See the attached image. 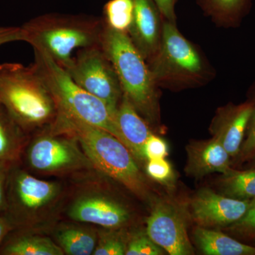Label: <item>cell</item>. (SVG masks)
<instances>
[{"label":"cell","mask_w":255,"mask_h":255,"mask_svg":"<svg viewBox=\"0 0 255 255\" xmlns=\"http://www.w3.org/2000/svg\"><path fill=\"white\" fill-rule=\"evenodd\" d=\"M51 127L56 131L75 137L90 163L141 199L150 198V189L123 142L112 133L58 112Z\"/></svg>","instance_id":"cell-1"},{"label":"cell","mask_w":255,"mask_h":255,"mask_svg":"<svg viewBox=\"0 0 255 255\" xmlns=\"http://www.w3.org/2000/svg\"><path fill=\"white\" fill-rule=\"evenodd\" d=\"M6 255H63V250L50 238L19 235L10 239L1 249Z\"/></svg>","instance_id":"cell-19"},{"label":"cell","mask_w":255,"mask_h":255,"mask_svg":"<svg viewBox=\"0 0 255 255\" xmlns=\"http://www.w3.org/2000/svg\"><path fill=\"white\" fill-rule=\"evenodd\" d=\"M104 27L102 18L59 13L40 15L21 26L23 41L45 52L64 69L75 51L100 46Z\"/></svg>","instance_id":"cell-2"},{"label":"cell","mask_w":255,"mask_h":255,"mask_svg":"<svg viewBox=\"0 0 255 255\" xmlns=\"http://www.w3.org/2000/svg\"><path fill=\"white\" fill-rule=\"evenodd\" d=\"M55 237L64 254L68 255H93L98 242L93 231L73 226L62 228Z\"/></svg>","instance_id":"cell-20"},{"label":"cell","mask_w":255,"mask_h":255,"mask_svg":"<svg viewBox=\"0 0 255 255\" xmlns=\"http://www.w3.org/2000/svg\"><path fill=\"white\" fill-rule=\"evenodd\" d=\"M133 12V0H110L104 7V23L114 31L128 33Z\"/></svg>","instance_id":"cell-22"},{"label":"cell","mask_w":255,"mask_h":255,"mask_svg":"<svg viewBox=\"0 0 255 255\" xmlns=\"http://www.w3.org/2000/svg\"><path fill=\"white\" fill-rule=\"evenodd\" d=\"M185 173L199 179L213 173L226 174L231 167V157L222 144L214 137L208 140H191L186 146Z\"/></svg>","instance_id":"cell-15"},{"label":"cell","mask_w":255,"mask_h":255,"mask_svg":"<svg viewBox=\"0 0 255 255\" xmlns=\"http://www.w3.org/2000/svg\"><path fill=\"white\" fill-rule=\"evenodd\" d=\"M222 194L234 199L251 200L255 198V168L246 170L231 169L219 182Z\"/></svg>","instance_id":"cell-21"},{"label":"cell","mask_w":255,"mask_h":255,"mask_svg":"<svg viewBox=\"0 0 255 255\" xmlns=\"http://www.w3.org/2000/svg\"><path fill=\"white\" fill-rule=\"evenodd\" d=\"M255 152V103H253V110L252 112L249 124L247 128L246 136L242 145L241 152L238 157L242 160L251 158Z\"/></svg>","instance_id":"cell-29"},{"label":"cell","mask_w":255,"mask_h":255,"mask_svg":"<svg viewBox=\"0 0 255 255\" xmlns=\"http://www.w3.org/2000/svg\"><path fill=\"white\" fill-rule=\"evenodd\" d=\"M104 24L101 48L115 69L124 95L146 122H158V85L148 64L128 33L114 31Z\"/></svg>","instance_id":"cell-4"},{"label":"cell","mask_w":255,"mask_h":255,"mask_svg":"<svg viewBox=\"0 0 255 255\" xmlns=\"http://www.w3.org/2000/svg\"><path fill=\"white\" fill-rule=\"evenodd\" d=\"M148 66L157 85L188 87L199 85L206 68L200 53L179 31L176 23L162 21L160 43Z\"/></svg>","instance_id":"cell-6"},{"label":"cell","mask_w":255,"mask_h":255,"mask_svg":"<svg viewBox=\"0 0 255 255\" xmlns=\"http://www.w3.org/2000/svg\"><path fill=\"white\" fill-rule=\"evenodd\" d=\"M65 70L77 85L103 101L116 113L123 90L113 65L101 46L78 50Z\"/></svg>","instance_id":"cell-7"},{"label":"cell","mask_w":255,"mask_h":255,"mask_svg":"<svg viewBox=\"0 0 255 255\" xmlns=\"http://www.w3.org/2000/svg\"><path fill=\"white\" fill-rule=\"evenodd\" d=\"M228 231L237 237L245 239H255V198L251 199L244 215L231 226Z\"/></svg>","instance_id":"cell-26"},{"label":"cell","mask_w":255,"mask_h":255,"mask_svg":"<svg viewBox=\"0 0 255 255\" xmlns=\"http://www.w3.org/2000/svg\"><path fill=\"white\" fill-rule=\"evenodd\" d=\"M250 159H251L252 168H255V152Z\"/></svg>","instance_id":"cell-34"},{"label":"cell","mask_w":255,"mask_h":255,"mask_svg":"<svg viewBox=\"0 0 255 255\" xmlns=\"http://www.w3.org/2000/svg\"><path fill=\"white\" fill-rule=\"evenodd\" d=\"M133 1V18L128 34L146 61H148L160 43L162 16L154 0Z\"/></svg>","instance_id":"cell-14"},{"label":"cell","mask_w":255,"mask_h":255,"mask_svg":"<svg viewBox=\"0 0 255 255\" xmlns=\"http://www.w3.org/2000/svg\"><path fill=\"white\" fill-rule=\"evenodd\" d=\"M33 51V64L53 96L58 112L107 130L122 142L115 113L110 107L77 85L66 70L45 52L38 49Z\"/></svg>","instance_id":"cell-5"},{"label":"cell","mask_w":255,"mask_h":255,"mask_svg":"<svg viewBox=\"0 0 255 255\" xmlns=\"http://www.w3.org/2000/svg\"><path fill=\"white\" fill-rule=\"evenodd\" d=\"M145 160L165 158L169 154L168 145L162 137L151 134L146 140L143 150Z\"/></svg>","instance_id":"cell-28"},{"label":"cell","mask_w":255,"mask_h":255,"mask_svg":"<svg viewBox=\"0 0 255 255\" xmlns=\"http://www.w3.org/2000/svg\"><path fill=\"white\" fill-rule=\"evenodd\" d=\"M250 0H198L203 10L216 22L232 23L236 21Z\"/></svg>","instance_id":"cell-23"},{"label":"cell","mask_w":255,"mask_h":255,"mask_svg":"<svg viewBox=\"0 0 255 255\" xmlns=\"http://www.w3.org/2000/svg\"><path fill=\"white\" fill-rule=\"evenodd\" d=\"M0 104L23 130L53 124L58 108L33 63L0 64Z\"/></svg>","instance_id":"cell-3"},{"label":"cell","mask_w":255,"mask_h":255,"mask_svg":"<svg viewBox=\"0 0 255 255\" xmlns=\"http://www.w3.org/2000/svg\"><path fill=\"white\" fill-rule=\"evenodd\" d=\"M55 182L41 180L21 169L9 172L6 187L5 216L12 226L23 222L30 213L50 204L59 194Z\"/></svg>","instance_id":"cell-9"},{"label":"cell","mask_w":255,"mask_h":255,"mask_svg":"<svg viewBox=\"0 0 255 255\" xmlns=\"http://www.w3.org/2000/svg\"><path fill=\"white\" fill-rule=\"evenodd\" d=\"M70 219L108 229H118L130 220L128 210L114 199L99 194L78 198L68 211Z\"/></svg>","instance_id":"cell-13"},{"label":"cell","mask_w":255,"mask_h":255,"mask_svg":"<svg viewBox=\"0 0 255 255\" xmlns=\"http://www.w3.org/2000/svg\"><path fill=\"white\" fill-rule=\"evenodd\" d=\"M24 130L0 104V162H16L22 150Z\"/></svg>","instance_id":"cell-18"},{"label":"cell","mask_w":255,"mask_h":255,"mask_svg":"<svg viewBox=\"0 0 255 255\" xmlns=\"http://www.w3.org/2000/svg\"><path fill=\"white\" fill-rule=\"evenodd\" d=\"M46 135L36 138L28 149L27 159L32 168L43 172H58L78 168L90 160L80 151L75 137Z\"/></svg>","instance_id":"cell-10"},{"label":"cell","mask_w":255,"mask_h":255,"mask_svg":"<svg viewBox=\"0 0 255 255\" xmlns=\"http://www.w3.org/2000/svg\"><path fill=\"white\" fill-rule=\"evenodd\" d=\"M253 110V102L225 106L217 110L211 122V136L221 142L231 158L239 155Z\"/></svg>","instance_id":"cell-12"},{"label":"cell","mask_w":255,"mask_h":255,"mask_svg":"<svg viewBox=\"0 0 255 255\" xmlns=\"http://www.w3.org/2000/svg\"><path fill=\"white\" fill-rule=\"evenodd\" d=\"M14 229V226L5 216H0V243L4 239L5 236Z\"/></svg>","instance_id":"cell-33"},{"label":"cell","mask_w":255,"mask_h":255,"mask_svg":"<svg viewBox=\"0 0 255 255\" xmlns=\"http://www.w3.org/2000/svg\"><path fill=\"white\" fill-rule=\"evenodd\" d=\"M250 201L234 199L202 188L191 198L188 210L191 219L198 226L226 228L244 215Z\"/></svg>","instance_id":"cell-11"},{"label":"cell","mask_w":255,"mask_h":255,"mask_svg":"<svg viewBox=\"0 0 255 255\" xmlns=\"http://www.w3.org/2000/svg\"><path fill=\"white\" fill-rule=\"evenodd\" d=\"M194 243L206 255H255V247L244 244L221 231L196 226Z\"/></svg>","instance_id":"cell-17"},{"label":"cell","mask_w":255,"mask_h":255,"mask_svg":"<svg viewBox=\"0 0 255 255\" xmlns=\"http://www.w3.org/2000/svg\"><path fill=\"white\" fill-rule=\"evenodd\" d=\"M164 251L152 241L147 233H138L128 240L127 255H162Z\"/></svg>","instance_id":"cell-25"},{"label":"cell","mask_w":255,"mask_h":255,"mask_svg":"<svg viewBox=\"0 0 255 255\" xmlns=\"http://www.w3.org/2000/svg\"><path fill=\"white\" fill-rule=\"evenodd\" d=\"M189 210L177 201L159 199L147 219L146 233L170 255H191L194 250L188 235Z\"/></svg>","instance_id":"cell-8"},{"label":"cell","mask_w":255,"mask_h":255,"mask_svg":"<svg viewBox=\"0 0 255 255\" xmlns=\"http://www.w3.org/2000/svg\"><path fill=\"white\" fill-rule=\"evenodd\" d=\"M147 162L146 172L149 177L164 185H172L174 180V171L167 159H150Z\"/></svg>","instance_id":"cell-27"},{"label":"cell","mask_w":255,"mask_h":255,"mask_svg":"<svg viewBox=\"0 0 255 255\" xmlns=\"http://www.w3.org/2000/svg\"><path fill=\"white\" fill-rule=\"evenodd\" d=\"M164 20L176 23L175 7L177 0H154Z\"/></svg>","instance_id":"cell-32"},{"label":"cell","mask_w":255,"mask_h":255,"mask_svg":"<svg viewBox=\"0 0 255 255\" xmlns=\"http://www.w3.org/2000/svg\"><path fill=\"white\" fill-rule=\"evenodd\" d=\"M21 26H0V46L10 42L23 41Z\"/></svg>","instance_id":"cell-31"},{"label":"cell","mask_w":255,"mask_h":255,"mask_svg":"<svg viewBox=\"0 0 255 255\" xmlns=\"http://www.w3.org/2000/svg\"><path fill=\"white\" fill-rule=\"evenodd\" d=\"M101 233L94 255H124L127 253L128 240L119 231Z\"/></svg>","instance_id":"cell-24"},{"label":"cell","mask_w":255,"mask_h":255,"mask_svg":"<svg viewBox=\"0 0 255 255\" xmlns=\"http://www.w3.org/2000/svg\"><path fill=\"white\" fill-rule=\"evenodd\" d=\"M11 162H0V214L6 206V187Z\"/></svg>","instance_id":"cell-30"},{"label":"cell","mask_w":255,"mask_h":255,"mask_svg":"<svg viewBox=\"0 0 255 255\" xmlns=\"http://www.w3.org/2000/svg\"><path fill=\"white\" fill-rule=\"evenodd\" d=\"M114 117L124 145L135 158L145 160L144 145L152 132L147 122L137 112L125 95L122 97Z\"/></svg>","instance_id":"cell-16"}]
</instances>
